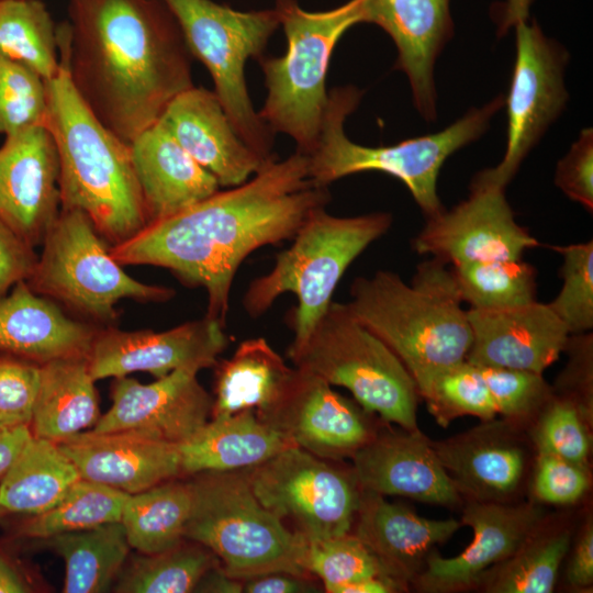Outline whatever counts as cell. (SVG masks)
<instances>
[{
	"label": "cell",
	"mask_w": 593,
	"mask_h": 593,
	"mask_svg": "<svg viewBox=\"0 0 593 593\" xmlns=\"http://www.w3.org/2000/svg\"><path fill=\"white\" fill-rule=\"evenodd\" d=\"M328 198L326 188L309 178L307 155L296 150L268 160L239 186L147 224L110 254L121 266L166 268L183 284L203 288L205 316L225 327L239 265L260 247L293 238Z\"/></svg>",
	"instance_id": "obj_1"
},
{
	"label": "cell",
	"mask_w": 593,
	"mask_h": 593,
	"mask_svg": "<svg viewBox=\"0 0 593 593\" xmlns=\"http://www.w3.org/2000/svg\"><path fill=\"white\" fill-rule=\"evenodd\" d=\"M68 70L98 120L130 145L192 87L190 52L164 0H70Z\"/></svg>",
	"instance_id": "obj_2"
},
{
	"label": "cell",
	"mask_w": 593,
	"mask_h": 593,
	"mask_svg": "<svg viewBox=\"0 0 593 593\" xmlns=\"http://www.w3.org/2000/svg\"><path fill=\"white\" fill-rule=\"evenodd\" d=\"M69 26L57 29L59 71L47 86L45 126L56 145L60 209L83 212L110 247L143 230L147 215L130 145L91 112L68 70Z\"/></svg>",
	"instance_id": "obj_3"
},
{
	"label": "cell",
	"mask_w": 593,
	"mask_h": 593,
	"mask_svg": "<svg viewBox=\"0 0 593 593\" xmlns=\"http://www.w3.org/2000/svg\"><path fill=\"white\" fill-rule=\"evenodd\" d=\"M351 314L401 360L418 394L443 370L466 360L472 335L451 268L421 262L410 283L389 270L357 277Z\"/></svg>",
	"instance_id": "obj_4"
},
{
	"label": "cell",
	"mask_w": 593,
	"mask_h": 593,
	"mask_svg": "<svg viewBox=\"0 0 593 593\" xmlns=\"http://www.w3.org/2000/svg\"><path fill=\"white\" fill-rule=\"evenodd\" d=\"M360 94L354 87H344L328 96L317 143L307 155L310 180L326 188L349 175L383 172L405 184L426 217L444 209L437 181L447 158L481 136L504 104L499 97L483 108L470 110L440 132L371 147L351 142L344 132L345 119L356 109Z\"/></svg>",
	"instance_id": "obj_5"
},
{
	"label": "cell",
	"mask_w": 593,
	"mask_h": 593,
	"mask_svg": "<svg viewBox=\"0 0 593 593\" xmlns=\"http://www.w3.org/2000/svg\"><path fill=\"white\" fill-rule=\"evenodd\" d=\"M188 479L192 503L184 539L210 549L227 575L242 581L273 572L312 577L304 569L307 540L258 501L246 469Z\"/></svg>",
	"instance_id": "obj_6"
},
{
	"label": "cell",
	"mask_w": 593,
	"mask_h": 593,
	"mask_svg": "<svg viewBox=\"0 0 593 593\" xmlns=\"http://www.w3.org/2000/svg\"><path fill=\"white\" fill-rule=\"evenodd\" d=\"M391 224L392 216L384 212L340 217L324 206L313 210L293 236V244L277 255L271 271L250 282L243 299L245 311L258 317L280 295L293 293L298 305L292 315L291 346L301 344L328 307L349 265Z\"/></svg>",
	"instance_id": "obj_7"
},
{
	"label": "cell",
	"mask_w": 593,
	"mask_h": 593,
	"mask_svg": "<svg viewBox=\"0 0 593 593\" xmlns=\"http://www.w3.org/2000/svg\"><path fill=\"white\" fill-rule=\"evenodd\" d=\"M365 1L350 0L322 12L305 11L294 0L277 2L287 51L260 60L268 93L258 115L272 132L291 136L300 153L309 155L317 143L332 54L347 30L365 22Z\"/></svg>",
	"instance_id": "obj_8"
},
{
	"label": "cell",
	"mask_w": 593,
	"mask_h": 593,
	"mask_svg": "<svg viewBox=\"0 0 593 593\" xmlns=\"http://www.w3.org/2000/svg\"><path fill=\"white\" fill-rule=\"evenodd\" d=\"M295 368L346 388L367 412L417 429L416 384L396 355L349 311L332 301L306 338L288 349Z\"/></svg>",
	"instance_id": "obj_9"
},
{
	"label": "cell",
	"mask_w": 593,
	"mask_h": 593,
	"mask_svg": "<svg viewBox=\"0 0 593 593\" xmlns=\"http://www.w3.org/2000/svg\"><path fill=\"white\" fill-rule=\"evenodd\" d=\"M29 287L74 316L94 325L116 326V304L124 299L142 303L166 302L175 295L168 287L148 284L128 276L111 256L87 214L60 212L46 233Z\"/></svg>",
	"instance_id": "obj_10"
},
{
	"label": "cell",
	"mask_w": 593,
	"mask_h": 593,
	"mask_svg": "<svg viewBox=\"0 0 593 593\" xmlns=\"http://www.w3.org/2000/svg\"><path fill=\"white\" fill-rule=\"evenodd\" d=\"M183 34L190 54L209 70L214 93L239 137L265 160L272 157V131L255 112L245 65L260 57L280 24L275 10L242 12L212 0H164Z\"/></svg>",
	"instance_id": "obj_11"
},
{
	"label": "cell",
	"mask_w": 593,
	"mask_h": 593,
	"mask_svg": "<svg viewBox=\"0 0 593 593\" xmlns=\"http://www.w3.org/2000/svg\"><path fill=\"white\" fill-rule=\"evenodd\" d=\"M246 473L258 501L307 541L351 533L361 495L351 467L293 446Z\"/></svg>",
	"instance_id": "obj_12"
},
{
	"label": "cell",
	"mask_w": 593,
	"mask_h": 593,
	"mask_svg": "<svg viewBox=\"0 0 593 593\" xmlns=\"http://www.w3.org/2000/svg\"><path fill=\"white\" fill-rule=\"evenodd\" d=\"M516 58L507 104V143L501 161L474 180L505 189L523 159L567 102L563 69L567 54L535 22L516 24Z\"/></svg>",
	"instance_id": "obj_13"
},
{
	"label": "cell",
	"mask_w": 593,
	"mask_h": 593,
	"mask_svg": "<svg viewBox=\"0 0 593 593\" xmlns=\"http://www.w3.org/2000/svg\"><path fill=\"white\" fill-rule=\"evenodd\" d=\"M256 414L296 447L333 461L353 458L379 428L355 400L295 367L271 404Z\"/></svg>",
	"instance_id": "obj_14"
},
{
	"label": "cell",
	"mask_w": 593,
	"mask_h": 593,
	"mask_svg": "<svg viewBox=\"0 0 593 593\" xmlns=\"http://www.w3.org/2000/svg\"><path fill=\"white\" fill-rule=\"evenodd\" d=\"M432 445L463 501L517 503L529 486L537 451L525 425L494 417Z\"/></svg>",
	"instance_id": "obj_15"
},
{
	"label": "cell",
	"mask_w": 593,
	"mask_h": 593,
	"mask_svg": "<svg viewBox=\"0 0 593 593\" xmlns=\"http://www.w3.org/2000/svg\"><path fill=\"white\" fill-rule=\"evenodd\" d=\"M504 190L473 180L468 199L426 217L413 248L451 267L523 258L539 243L515 221Z\"/></svg>",
	"instance_id": "obj_16"
},
{
	"label": "cell",
	"mask_w": 593,
	"mask_h": 593,
	"mask_svg": "<svg viewBox=\"0 0 593 593\" xmlns=\"http://www.w3.org/2000/svg\"><path fill=\"white\" fill-rule=\"evenodd\" d=\"M224 328L206 316L161 332L100 327L88 355L89 371L96 381L136 371L156 379L179 369L198 373L217 363L228 344Z\"/></svg>",
	"instance_id": "obj_17"
},
{
	"label": "cell",
	"mask_w": 593,
	"mask_h": 593,
	"mask_svg": "<svg viewBox=\"0 0 593 593\" xmlns=\"http://www.w3.org/2000/svg\"><path fill=\"white\" fill-rule=\"evenodd\" d=\"M461 522L471 527L472 541L459 555L441 557L433 550L411 588L423 593H451L477 588L481 577L508 558L546 516L532 500L517 503L463 501Z\"/></svg>",
	"instance_id": "obj_18"
},
{
	"label": "cell",
	"mask_w": 593,
	"mask_h": 593,
	"mask_svg": "<svg viewBox=\"0 0 593 593\" xmlns=\"http://www.w3.org/2000/svg\"><path fill=\"white\" fill-rule=\"evenodd\" d=\"M197 374L179 369L147 384L127 376L114 378L112 405L91 429L136 430L176 445L188 440L209 422L212 411V395Z\"/></svg>",
	"instance_id": "obj_19"
},
{
	"label": "cell",
	"mask_w": 593,
	"mask_h": 593,
	"mask_svg": "<svg viewBox=\"0 0 593 593\" xmlns=\"http://www.w3.org/2000/svg\"><path fill=\"white\" fill-rule=\"evenodd\" d=\"M59 164L45 125L7 136L0 147V221L34 248L60 212Z\"/></svg>",
	"instance_id": "obj_20"
},
{
	"label": "cell",
	"mask_w": 593,
	"mask_h": 593,
	"mask_svg": "<svg viewBox=\"0 0 593 593\" xmlns=\"http://www.w3.org/2000/svg\"><path fill=\"white\" fill-rule=\"evenodd\" d=\"M351 460L362 490L446 507L463 505V499L441 466L432 440L418 428L379 426Z\"/></svg>",
	"instance_id": "obj_21"
},
{
	"label": "cell",
	"mask_w": 593,
	"mask_h": 593,
	"mask_svg": "<svg viewBox=\"0 0 593 593\" xmlns=\"http://www.w3.org/2000/svg\"><path fill=\"white\" fill-rule=\"evenodd\" d=\"M467 316L472 340L466 360L480 367L544 373L570 336L549 304L537 300L506 309H469Z\"/></svg>",
	"instance_id": "obj_22"
},
{
	"label": "cell",
	"mask_w": 593,
	"mask_h": 593,
	"mask_svg": "<svg viewBox=\"0 0 593 593\" xmlns=\"http://www.w3.org/2000/svg\"><path fill=\"white\" fill-rule=\"evenodd\" d=\"M57 445L74 462L81 479L127 494L184 478L176 444L136 430H83Z\"/></svg>",
	"instance_id": "obj_23"
},
{
	"label": "cell",
	"mask_w": 593,
	"mask_h": 593,
	"mask_svg": "<svg viewBox=\"0 0 593 593\" xmlns=\"http://www.w3.org/2000/svg\"><path fill=\"white\" fill-rule=\"evenodd\" d=\"M157 122L220 186H239L268 161L239 137L216 94L204 88L179 93Z\"/></svg>",
	"instance_id": "obj_24"
},
{
	"label": "cell",
	"mask_w": 593,
	"mask_h": 593,
	"mask_svg": "<svg viewBox=\"0 0 593 593\" xmlns=\"http://www.w3.org/2000/svg\"><path fill=\"white\" fill-rule=\"evenodd\" d=\"M462 526V522L455 518L422 517L401 503L388 502L384 495L361 489L351 533L369 548L390 577L410 589L429 553Z\"/></svg>",
	"instance_id": "obj_25"
},
{
	"label": "cell",
	"mask_w": 593,
	"mask_h": 593,
	"mask_svg": "<svg viewBox=\"0 0 593 593\" xmlns=\"http://www.w3.org/2000/svg\"><path fill=\"white\" fill-rule=\"evenodd\" d=\"M365 22L390 35L398 48L396 68L407 76L417 110L434 120V65L452 33L450 0H366Z\"/></svg>",
	"instance_id": "obj_26"
},
{
	"label": "cell",
	"mask_w": 593,
	"mask_h": 593,
	"mask_svg": "<svg viewBox=\"0 0 593 593\" xmlns=\"http://www.w3.org/2000/svg\"><path fill=\"white\" fill-rule=\"evenodd\" d=\"M101 326L66 314L55 301L18 282L0 299V353L38 365L88 357Z\"/></svg>",
	"instance_id": "obj_27"
},
{
	"label": "cell",
	"mask_w": 593,
	"mask_h": 593,
	"mask_svg": "<svg viewBox=\"0 0 593 593\" xmlns=\"http://www.w3.org/2000/svg\"><path fill=\"white\" fill-rule=\"evenodd\" d=\"M130 148L148 224L206 199L221 187L159 122L143 131Z\"/></svg>",
	"instance_id": "obj_28"
},
{
	"label": "cell",
	"mask_w": 593,
	"mask_h": 593,
	"mask_svg": "<svg viewBox=\"0 0 593 593\" xmlns=\"http://www.w3.org/2000/svg\"><path fill=\"white\" fill-rule=\"evenodd\" d=\"M183 477L205 471L255 467L295 446L254 411L210 418L188 440L177 445Z\"/></svg>",
	"instance_id": "obj_29"
},
{
	"label": "cell",
	"mask_w": 593,
	"mask_h": 593,
	"mask_svg": "<svg viewBox=\"0 0 593 593\" xmlns=\"http://www.w3.org/2000/svg\"><path fill=\"white\" fill-rule=\"evenodd\" d=\"M94 382L88 357L41 365L32 435L58 443L92 428L101 416Z\"/></svg>",
	"instance_id": "obj_30"
},
{
	"label": "cell",
	"mask_w": 593,
	"mask_h": 593,
	"mask_svg": "<svg viewBox=\"0 0 593 593\" xmlns=\"http://www.w3.org/2000/svg\"><path fill=\"white\" fill-rule=\"evenodd\" d=\"M215 367L211 418L259 413L279 394L292 369L262 337L242 342Z\"/></svg>",
	"instance_id": "obj_31"
},
{
	"label": "cell",
	"mask_w": 593,
	"mask_h": 593,
	"mask_svg": "<svg viewBox=\"0 0 593 593\" xmlns=\"http://www.w3.org/2000/svg\"><path fill=\"white\" fill-rule=\"evenodd\" d=\"M572 519L545 516L517 549L490 568L475 589L488 593H550L571 549Z\"/></svg>",
	"instance_id": "obj_32"
},
{
	"label": "cell",
	"mask_w": 593,
	"mask_h": 593,
	"mask_svg": "<svg viewBox=\"0 0 593 593\" xmlns=\"http://www.w3.org/2000/svg\"><path fill=\"white\" fill-rule=\"evenodd\" d=\"M79 479L76 466L56 441L32 435L0 479V508L4 515L44 513Z\"/></svg>",
	"instance_id": "obj_33"
},
{
	"label": "cell",
	"mask_w": 593,
	"mask_h": 593,
	"mask_svg": "<svg viewBox=\"0 0 593 593\" xmlns=\"http://www.w3.org/2000/svg\"><path fill=\"white\" fill-rule=\"evenodd\" d=\"M65 562L64 593L112 590L132 549L121 522L37 540Z\"/></svg>",
	"instance_id": "obj_34"
},
{
	"label": "cell",
	"mask_w": 593,
	"mask_h": 593,
	"mask_svg": "<svg viewBox=\"0 0 593 593\" xmlns=\"http://www.w3.org/2000/svg\"><path fill=\"white\" fill-rule=\"evenodd\" d=\"M191 503L188 477L130 494L120 522L131 548L142 553H154L177 546L184 539Z\"/></svg>",
	"instance_id": "obj_35"
},
{
	"label": "cell",
	"mask_w": 593,
	"mask_h": 593,
	"mask_svg": "<svg viewBox=\"0 0 593 593\" xmlns=\"http://www.w3.org/2000/svg\"><path fill=\"white\" fill-rule=\"evenodd\" d=\"M220 566L205 546L183 539L177 546L154 553L128 556L112 592L189 593L200 580Z\"/></svg>",
	"instance_id": "obj_36"
},
{
	"label": "cell",
	"mask_w": 593,
	"mask_h": 593,
	"mask_svg": "<svg viewBox=\"0 0 593 593\" xmlns=\"http://www.w3.org/2000/svg\"><path fill=\"white\" fill-rule=\"evenodd\" d=\"M130 494L93 481L77 480L48 511L27 515L13 528L16 538L45 539L54 535L120 522Z\"/></svg>",
	"instance_id": "obj_37"
},
{
	"label": "cell",
	"mask_w": 593,
	"mask_h": 593,
	"mask_svg": "<svg viewBox=\"0 0 593 593\" xmlns=\"http://www.w3.org/2000/svg\"><path fill=\"white\" fill-rule=\"evenodd\" d=\"M57 29L40 0H0V56L25 65L45 81L59 71Z\"/></svg>",
	"instance_id": "obj_38"
},
{
	"label": "cell",
	"mask_w": 593,
	"mask_h": 593,
	"mask_svg": "<svg viewBox=\"0 0 593 593\" xmlns=\"http://www.w3.org/2000/svg\"><path fill=\"white\" fill-rule=\"evenodd\" d=\"M451 272L470 309H506L537 300V270L523 258L470 262L451 267Z\"/></svg>",
	"instance_id": "obj_39"
},
{
	"label": "cell",
	"mask_w": 593,
	"mask_h": 593,
	"mask_svg": "<svg viewBox=\"0 0 593 593\" xmlns=\"http://www.w3.org/2000/svg\"><path fill=\"white\" fill-rule=\"evenodd\" d=\"M440 426L470 415L481 421L496 416V409L479 366L463 360L434 377L419 392Z\"/></svg>",
	"instance_id": "obj_40"
},
{
	"label": "cell",
	"mask_w": 593,
	"mask_h": 593,
	"mask_svg": "<svg viewBox=\"0 0 593 593\" xmlns=\"http://www.w3.org/2000/svg\"><path fill=\"white\" fill-rule=\"evenodd\" d=\"M589 417L570 399L552 395L528 425L537 452L550 454L588 468L591 450Z\"/></svg>",
	"instance_id": "obj_41"
},
{
	"label": "cell",
	"mask_w": 593,
	"mask_h": 593,
	"mask_svg": "<svg viewBox=\"0 0 593 593\" xmlns=\"http://www.w3.org/2000/svg\"><path fill=\"white\" fill-rule=\"evenodd\" d=\"M304 569L322 581L327 593H337L339 588L367 578L390 577L369 548L353 533L307 541Z\"/></svg>",
	"instance_id": "obj_42"
},
{
	"label": "cell",
	"mask_w": 593,
	"mask_h": 593,
	"mask_svg": "<svg viewBox=\"0 0 593 593\" xmlns=\"http://www.w3.org/2000/svg\"><path fill=\"white\" fill-rule=\"evenodd\" d=\"M562 256V286L548 303L570 335L593 328V242L552 246Z\"/></svg>",
	"instance_id": "obj_43"
},
{
	"label": "cell",
	"mask_w": 593,
	"mask_h": 593,
	"mask_svg": "<svg viewBox=\"0 0 593 593\" xmlns=\"http://www.w3.org/2000/svg\"><path fill=\"white\" fill-rule=\"evenodd\" d=\"M46 81L34 70L0 56V134L5 137L45 125Z\"/></svg>",
	"instance_id": "obj_44"
},
{
	"label": "cell",
	"mask_w": 593,
	"mask_h": 593,
	"mask_svg": "<svg viewBox=\"0 0 593 593\" xmlns=\"http://www.w3.org/2000/svg\"><path fill=\"white\" fill-rule=\"evenodd\" d=\"M480 369L496 413L526 427L552 395L542 373L501 367Z\"/></svg>",
	"instance_id": "obj_45"
},
{
	"label": "cell",
	"mask_w": 593,
	"mask_h": 593,
	"mask_svg": "<svg viewBox=\"0 0 593 593\" xmlns=\"http://www.w3.org/2000/svg\"><path fill=\"white\" fill-rule=\"evenodd\" d=\"M41 365L0 353V428L30 426Z\"/></svg>",
	"instance_id": "obj_46"
},
{
	"label": "cell",
	"mask_w": 593,
	"mask_h": 593,
	"mask_svg": "<svg viewBox=\"0 0 593 593\" xmlns=\"http://www.w3.org/2000/svg\"><path fill=\"white\" fill-rule=\"evenodd\" d=\"M589 488L588 468L550 454L537 452L528 486L534 501L570 505L581 500Z\"/></svg>",
	"instance_id": "obj_47"
},
{
	"label": "cell",
	"mask_w": 593,
	"mask_h": 593,
	"mask_svg": "<svg viewBox=\"0 0 593 593\" xmlns=\"http://www.w3.org/2000/svg\"><path fill=\"white\" fill-rule=\"evenodd\" d=\"M569 355L564 370L551 390L570 399L592 418L593 404V338L592 332L570 335L564 350Z\"/></svg>",
	"instance_id": "obj_48"
},
{
	"label": "cell",
	"mask_w": 593,
	"mask_h": 593,
	"mask_svg": "<svg viewBox=\"0 0 593 593\" xmlns=\"http://www.w3.org/2000/svg\"><path fill=\"white\" fill-rule=\"evenodd\" d=\"M556 186L588 211L593 210V131L584 128L558 163Z\"/></svg>",
	"instance_id": "obj_49"
},
{
	"label": "cell",
	"mask_w": 593,
	"mask_h": 593,
	"mask_svg": "<svg viewBox=\"0 0 593 593\" xmlns=\"http://www.w3.org/2000/svg\"><path fill=\"white\" fill-rule=\"evenodd\" d=\"M37 260L34 247L0 221V299L31 277Z\"/></svg>",
	"instance_id": "obj_50"
},
{
	"label": "cell",
	"mask_w": 593,
	"mask_h": 593,
	"mask_svg": "<svg viewBox=\"0 0 593 593\" xmlns=\"http://www.w3.org/2000/svg\"><path fill=\"white\" fill-rule=\"evenodd\" d=\"M568 584L581 591L593 583V522L586 516L575 536L572 555L566 571Z\"/></svg>",
	"instance_id": "obj_51"
},
{
	"label": "cell",
	"mask_w": 593,
	"mask_h": 593,
	"mask_svg": "<svg viewBox=\"0 0 593 593\" xmlns=\"http://www.w3.org/2000/svg\"><path fill=\"white\" fill-rule=\"evenodd\" d=\"M314 578L286 572L257 575L243 581L246 593H310L318 592Z\"/></svg>",
	"instance_id": "obj_52"
},
{
	"label": "cell",
	"mask_w": 593,
	"mask_h": 593,
	"mask_svg": "<svg viewBox=\"0 0 593 593\" xmlns=\"http://www.w3.org/2000/svg\"><path fill=\"white\" fill-rule=\"evenodd\" d=\"M36 584L22 562L0 547V593L35 592Z\"/></svg>",
	"instance_id": "obj_53"
},
{
	"label": "cell",
	"mask_w": 593,
	"mask_h": 593,
	"mask_svg": "<svg viewBox=\"0 0 593 593\" xmlns=\"http://www.w3.org/2000/svg\"><path fill=\"white\" fill-rule=\"evenodd\" d=\"M31 437L30 426L0 428V479Z\"/></svg>",
	"instance_id": "obj_54"
},
{
	"label": "cell",
	"mask_w": 593,
	"mask_h": 593,
	"mask_svg": "<svg viewBox=\"0 0 593 593\" xmlns=\"http://www.w3.org/2000/svg\"><path fill=\"white\" fill-rule=\"evenodd\" d=\"M194 592L242 593L243 581L227 575L220 566L211 569L199 582Z\"/></svg>",
	"instance_id": "obj_55"
},
{
	"label": "cell",
	"mask_w": 593,
	"mask_h": 593,
	"mask_svg": "<svg viewBox=\"0 0 593 593\" xmlns=\"http://www.w3.org/2000/svg\"><path fill=\"white\" fill-rule=\"evenodd\" d=\"M532 1L533 0H505L499 12V33L503 34L519 22L527 21Z\"/></svg>",
	"instance_id": "obj_56"
},
{
	"label": "cell",
	"mask_w": 593,
	"mask_h": 593,
	"mask_svg": "<svg viewBox=\"0 0 593 593\" xmlns=\"http://www.w3.org/2000/svg\"><path fill=\"white\" fill-rule=\"evenodd\" d=\"M4 516V513L2 512V510L0 508V517Z\"/></svg>",
	"instance_id": "obj_57"
}]
</instances>
